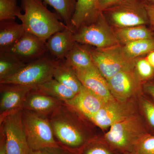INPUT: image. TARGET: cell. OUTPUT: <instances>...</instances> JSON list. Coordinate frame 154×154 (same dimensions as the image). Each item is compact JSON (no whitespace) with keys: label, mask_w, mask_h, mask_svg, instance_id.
Here are the masks:
<instances>
[{"label":"cell","mask_w":154,"mask_h":154,"mask_svg":"<svg viewBox=\"0 0 154 154\" xmlns=\"http://www.w3.org/2000/svg\"><path fill=\"white\" fill-rule=\"evenodd\" d=\"M54 138L59 145L78 153L92 137L87 119L76 109L63 102L49 116Z\"/></svg>","instance_id":"1"},{"label":"cell","mask_w":154,"mask_h":154,"mask_svg":"<svg viewBox=\"0 0 154 154\" xmlns=\"http://www.w3.org/2000/svg\"><path fill=\"white\" fill-rule=\"evenodd\" d=\"M21 3L24 14L20 13L17 18L26 31L45 42L54 33L68 27L47 8L42 0H21Z\"/></svg>","instance_id":"2"},{"label":"cell","mask_w":154,"mask_h":154,"mask_svg":"<svg viewBox=\"0 0 154 154\" xmlns=\"http://www.w3.org/2000/svg\"><path fill=\"white\" fill-rule=\"evenodd\" d=\"M146 134L139 118L133 114L110 127L105 138L112 148L129 154L134 152L139 142Z\"/></svg>","instance_id":"3"},{"label":"cell","mask_w":154,"mask_h":154,"mask_svg":"<svg viewBox=\"0 0 154 154\" xmlns=\"http://www.w3.org/2000/svg\"><path fill=\"white\" fill-rule=\"evenodd\" d=\"M22 124L28 145L33 150H41L59 145L54 138L49 117L22 110Z\"/></svg>","instance_id":"4"},{"label":"cell","mask_w":154,"mask_h":154,"mask_svg":"<svg viewBox=\"0 0 154 154\" xmlns=\"http://www.w3.org/2000/svg\"><path fill=\"white\" fill-rule=\"evenodd\" d=\"M59 60L45 56L29 63L11 76L0 81V84H14L37 88L53 78Z\"/></svg>","instance_id":"5"},{"label":"cell","mask_w":154,"mask_h":154,"mask_svg":"<svg viewBox=\"0 0 154 154\" xmlns=\"http://www.w3.org/2000/svg\"><path fill=\"white\" fill-rule=\"evenodd\" d=\"M90 52L94 64L107 81L119 72L135 68L134 59L128 57L118 45L90 50Z\"/></svg>","instance_id":"6"},{"label":"cell","mask_w":154,"mask_h":154,"mask_svg":"<svg viewBox=\"0 0 154 154\" xmlns=\"http://www.w3.org/2000/svg\"><path fill=\"white\" fill-rule=\"evenodd\" d=\"M105 23V16L101 12L93 23L73 30V40L79 44L93 45L97 48L118 45L117 37Z\"/></svg>","instance_id":"7"},{"label":"cell","mask_w":154,"mask_h":154,"mask_svg":"<svg viewBox=\"0 0 154 154\" xmlns=\"http://www.w3.org/2000/svg\"><path fill=\"white\" fill-rule=\"evenodd\" d=\"M102 12L120 28L141 26L149 20L144 5L139 2L125 1Z\"/></svg>","instance_id":"8"},{"label":"cell","mask_w":154,"mask_h":154,"mask_svg":"<svg viewBox=\"0 0 154 154\" xmlns=\"http://www.w3.org/2000/svg\"><path fill=\"white\" fill-rule=\"evenodd\" d=\"M22 112L10 114L0 122L5 135L7 154H29L31 150L22 128Z\"/></svg>","instance_id":"9"},{"label":"cell","mask_w":154,"mask_h":154,"mask_svg":"<svg viewBox=\"0 0 154 154\" xmlns=\"http://www.w3.org/2000/svg\"><path fill=\"white\" fill-rule=\"evenodd\" d=\"M46 42L34 34L26 31L16 43L0 53L14 58L25 64L45 56Z\"/></svg>","instance_id":"10"},{"label":"cell","mask_w":154,"mask_h":154,"mask_svg":"<svg viewBox=\"0 0 154 154\" xmlns=\"http://www.w3.org/2000/svg\"><path fill=\"white\" fill-rule=\"evenodd\" d=\"M33 89L14 84H0V122L6 116L23 110L25 98Z\"/></svg>","instance_id":"11"},{"label":"cell","mask_w":154,"mask_h":154,"mask_svg":"<svg viewBox=\"0 0 154 154\" xmlns=\"http://www.w3.org/2000/svg\"><path fill=\"white\" fill-rule=\"evenodd\" d=\"M107 82L110 93L119 102H126L140 89V77L134 69L119 72Z\"/></svg>","instance_id":"12"},{"label":"cell","mask_w":154,"mask_h":154,"mask_svg":"<svg viewBox=\"0 0 154 154\" xmlns=\"http://www.w3.org/2000/svg\"><path fill=\"white\" fill-rule=\"evenodd\" d=\"M134 110L131 103L117 100L105 103L90 120L102 129H106L116 122L133 115Z\"/></svg>","instance_id":"13"},{"label":"cell","mask_w":154,"mask_h":154,"mask_svg":"<svg viewBox=\"0 0 154 154\" xmlns=\"http://www.w3.org/2000/svg\"><path fill=\"white\" fill-rule=\"evenodd\" d=\"M82 85L94 94L102 98L105 102L114 101L108 83L95 66L84 69H74Z\"/></svg>","instance_id":"14"},{"label":"cell","mask_w":154,"mask_h":154,"mask_svg":"<svg viewBox=\"0 0 154 154\" xmlns=\"http://www.w3.org/2000/svg\"><path fill=\"white\" fill-rule=\"evenodd\" d=\"M63 102L48 96L36 88L31 89L25 98L23 110L49 117Z\"/></svg>","instance_id":"15"},{"label":"cell","mask_w":154,"mask_h":154,"mask_svg":"<svg viewBox=\"0 0 154 154\" xmlns=\"http://www.w3.org/2000/svg\"><path fill=\"white\" fill-rule=\"evenodd\" d=\"M65 102L90 119L107 102L83 86L72 99Z\"/></svg>","instance_id":"16"},{"label":"cell","mask_w":154,"mask_h":154,"mask_svg":"<svg viewBox=\"0 0 154 154\" xmlns=\"http://www.w3.org/2000/svg\"><path fill=\"white\" fill-rule=\"evenodd\" d=\"M73 30L68 27L53 34L46 42L47 51L58 60H63L75 44Z\"/></svg>","instance_id":"17"},{"label":"cell","mask_w":154,"mask_h":154,"mask_svg":"<svg viewBox=\"0 0 154 154\" xmlns=\"http://www.w3.org/2000/svg\"><path fill=\"white\" fill-rule=\"evenodd\" d=\"M100 12L98 0H77L70 28L74 30L93 23Z\"/></svg>","instance_id":"18"},{"label":"cell","mask_w":154,"mask_h":154,"mask_svg":"<svg viewBox=\"0 0 154 154\" xmlns=\"http://www.w3.org/2000/svg\"><path fill=\"white\" fill-rule=\"evenodd\" d=\"M25 32L22 23L19 24L14 20L0 21V51L16 43Z\"/></svg>","instance_id":"19"},{"label":"cell","mask_w":154,"mask_h":154,"mask_svg":"<svg viewBox=\"0 0 154 154\" xmlns=\"http://www.w3.org/2000/svg\"><path fill=\"white\" fill-rule=\"evenodd\" d=\"M53 78L69 88L76 94L83 87L74 70L65 59L59 60L54 70Z\"/></svg>","instance_id":"20"},{"label":"cell","mask_w":154,"mask_h":154,"mask_svg":"<svg viewBox=\"0 0 154 154\" xmlns=\"http://www.w3.org/2000/svg\"><path fill=\"white\" fill-rule=\"evenodd\" d=\"M65 60L74 69H84L94 66L90 50L81 46L78 42H75Z\"/></svg>","instance_id":"21"},{"label":"cell","mask_w":154,"mask_h":154,"mask_svg":"<svg viewBox=\"0 0 154 154\" xmlns=\"http://www.w3.org/2000/svg\"><path fill=\"white\" fill-rule=\"evenodd\" d=\"M36 89L63 102L70 100L76 95L71 89L54 78L42 84Z\"/></svg>","instance_id":"22"},{"label":"cell","mask_w":154,"mask_h":154,"mask_svg":"<svg viewBox=\"0 0 154 154\" xmlns=\"http://www.w3.org/2000/svg\"><path fill=\"white\" fill-rule=\"evenodd\" d=\"M55 10L58 17L69 28L75 10L77 0H42Z\"/></svg>","instance_id":"23"},{"label":"cell","mask_w":154,"mask_h":154,"mask_svg":"<svg viewBox=\"0 0 154 154\" xmlns=\"http://www.w3.org/2000/svg\"><path fill=\"white\" fill-rule=\"evenodd\" d=\"M116 36L118 41L125 45L141 39L153 38L151 31L143 25L119 28Z\"/></svg>","instance_id":"24"},{"label":"cell","mask_w":154,"mask_h":154,"mask_svg":"<svg viewBox=\"0 0 154 154\" xmlns=\"http://www.w3.org/2000/svg\"><path fill=\"white\" fill-rule=\"evenodd\" d=\"M122 48L128 57L134 59V58L154 51V39L147 38L133 42L125 44Z\"/></svg>","instance_id":"25"},{"label":"cell","mask_w":154,"mask_h":154,"mask_svg":"<svg viewBox=\"0 0 154 154\" xmlns=\"http://www.w3.org/2000/svg\"><path fill=\"white\" fill-rule=\"evenodd\" d=\"M25 64L16 59L0 53V81L13 75Z\"/></svg>","instance_id":"26"},{"label":"cell","mask_w":154,"mask_h":154,"mask_svg":"<svg viewBox=\"0 0 154 154\" xmlns=\"http://www.w3.org/2000/svg\"><path fill=\"white\" fill-rule=\"evenodd\" d=\"M22 10L18 5L17 0H0V21H15Z\"/></svg>","instance_id":"27"},{"label":"cell","mask_w":154,"mask_h":154,"mask_svg":"<svg viewBox=\"0 0 154 154\" xmlns=\"http://www.w3.org/2000/svg\"><path fill=\"white\" fill-rule=\"evenodd\" d=\"M78 154H114L109 148L94 138L88 141L78 151Z\"/></svg>","instance_id":"28"},{"label":"cell","mask_w":154,"mask_h":154,"mask_svg":"<svg viewBox=\"0 0 154 154\" xmlns=\"http://www.w3.org/2000/svg\"><path fill=\"white\" fill-rule=\"evenodd\" d=\"M136 154H154V135L146 134L138 143Z\"/></svg>","instance_id":"29"},{"label":"cell","mask_w":154,"mask_h":154,"mask_svg":"<svg viewBox=\"0 0 154 154\" xmlns=\"http://www.w3.org/2000/svg\"><path fill=\"white\" fill-rule=\"evenodd\" d=\"M136 71L140 78L144 79H149L154 74V68L146 59H140L136 63Z\"/></svg>","instance_id":"30"},{"label":"cell","mask_w":154,"mask_h":154,"mask_svg":"<svg viewBox=\"0 0 154 154\" xmlns=\"http://www.w3.org/2000/svg\"><path fill=\"white\" fill-rule=\"evenodd\" d=\"M142 107L148 122L154 128V104L148 100H143Z\"/></svg>","instance_id":"31"},{"label":"cell","mask_w":154,"mask_h":154,"mask_svg":"<svg viewBox=\"0 0 154 154\" xmlns=\"http://www.w3.org/2000/svg\"><path fill=\"white\" fill-rule=\"evenodd\" d=\"M41 151L43 154H78L60 145L45 148Z\"/></svg>","instance_id":"32"},{"label":"cell","mask_w":154,"mask_h":154,"mask_svg":"<svg viewBox=\"0 0 154 154\" xmlns=\"http://www.w3.org/2000/svg\"><path fill=\"white\" fill-rule=\"evenodd\" d=\"M125 2V0H98V8L100 12H103Z\"/></svg>","instance_id":"33"},{"label":"cell","mask_w":154,"mask_h":154,"mask_svg":"<svg viewBox=\"0 0 154 154\" xmlns=\"http://www.w3.org/2000/svg\"><path fill=\"white\" fill-rule=\"evenodd\" d=\"M144 5L149 22L150 23L152 28L154 30V5L149 4H145Z\"/></svg>","instance_id":"34"},{"label":"cell","mask_w":154,"mask_h":154,"mask_svg":"<svg viewBox=\"0 0 154 154\" xmlns=\"http://www.w3.org/2000/svg\"><path fill=\"white\" fill-rule=\"evenodd\" d=\"M0 154H7L5 135L4 130L2 127H0Z\"/></svg>","instance_id":"35"},{"label":"cell","mask_w":154,"mask_h":154,"mask_svg":"<svg viewBox=\"0 0 154 154\" xmlns=\"http://www.w3.org/2000/svg\"><path fill=\"white\" fill-rule=\"evenodd\" d=\"M145 89L146 92L154 99V84H149L146 85Z\"/></svg>","instance_id":"36"},{"label":"cell","mask_w":154,"mask_h":154,"mask_svg":"<svg viewBox=\"0 0 154 154\" xmlns=\"http://www.w3.org/2000/svg\"><path fill=\"white\" fill-rule=\"evenodd\" d=\"M146 59L154 68V51L149 54Z\"/></svg>","instance_id":"37"},{"label":"cell","mask_w":154,"mask_h":154,"mask_svg":"<svg viewBox=\"0 0 154 154\" xmlns=\"http://www.w3.org/2000/svg\"><path fill=\"white\" fill-rule=\"evenodd\" d=\"M29 154H43L41 150H30Z\"/></svg>","instance_id":"38"},{"label":"cell","mask_w":154,"mask_h":154,"mask_svg":"<svg viewBox=\"0 0 154 154\" xmlns=\"http://www.w3.org/2000/svg\"><path fill=\"white\" fill-rule=\"evenodd\" d=\"M126 2H138V0H125Z\"/></svg>","instance_id":"39"},{"label":"cell","mask_w":154,"mask_h":154,"mask_svg":"<svg viewBox=\"0 0 154 154\" xmlns=\"http://www.w3.org/2000/svg\"><path fill=\"white\" fill-rule=\"evenodd\" d=\"M149 1H150L151 2H152V3H153L152 5H154V0H149Z\"/></svg>","instance_id":"40"},{"label":"cell","mask_w":154,"mask_h":154,"mask_svg":"<svg viewBox=\"0 0 154 154\" xmlns=\"http://www.w3.org/2000/svg\"><path fill=\"white\" fill-rule=\"evenodd\" d=\"M129 154H136L134 152L131 153H129Z\"/></svg>","instance_id":"41"}]
</instances>
